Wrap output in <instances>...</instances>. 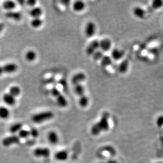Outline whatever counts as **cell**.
I'll return each mask as SVG.
<instances>
[{
    "label": "cell",
    "instance_id": "cell-1",
    "mask_svg": "<svg viewBox=\"0 0 163 163\" xmlns=\"http://www.w3.org/2000/svg\"><path fill=\"white\" fill-rule=\"evenodd\" d=\"M110 114L108 112L102 113L100 120L93 125L91 128V133L94 136H98L102 132H107L109 129Z\"/></svg>",
    "mask_w": 163,
    "mask_h": 163
},
{
    "label": "cell",
    "instance_id": "cell-2",
    "mask_svg": "<svg viewBox=\"0 0 163 163\" xmlns=\"http://www.w3.org/2000/svg\"><path fill=\"white\" fill-rule=\"evenodd\" d=\"M51 95L55 97L57 105L62 108H65L68 106V101L65 97L61 93L59 89L56 87H53L51 90Z\"/></svg>",
    "mask_w": 163,
    "mask_h": 163
},
{
    "label": "cell",
    "instance_id": "cell-3",
    "mask_svg": "<svg viewBox=\"0 0 163 163\" xmlns=\"http://www.w3.org/2000/svg\"><path fill=\"white\" fill-rule=\"evenodd\" d=\"M54 116V114L52 112L46 111L35 114L32 116L31 119L35 123L41 124L46 121L52 119Z\"/></svg>",
    "mask_w": 163,
    "mask_h": 163
},
{
    "label": "cell",
    "instance_id": "cell-4",
    "mask_svg": "<svg viewBox=\"0 0 163 163\" xmlns=\"http://www.w3.org/2000/svg\"><path fill=\"white\" fill-rule=\"evenodd\" d=\"M4 73L7 75H12L18 70L19 67L17 63L14 62H8L2 66Z\"/></svg>",
    "mask_w": 163,
    "mask_h": 163
},
{
    "label": "cell",
    "instance_id": "cell-5",
    "mask_svg": "<svg viewBox=\"0 0 163 163\" xmlns=\"http://www.w3.org/2000/svg\"><path fill=\"white\" fill-rule=\"evenodd\" d=\"M96 30V27L95 23L92 21L89 22L85 27V30H84L85 34L88 38H91L95 34Z\"/></svg>",
    "mask_w": 163,
    "mask_h": 163
},
{
    "label": "cell",
    "instance_id": "cell-6",
    "mask_svg": "<svg viewBox=\"0 0 163 163\" xmlns=\"http://www.w3.org/2000/svg\"><path fill=\"white\" fill-rule=\"evenodd\" d=\"M34 154L36 157L38 158H47L51 155V151L48 148L38 147L34 150Z\"/></svg>",
    "mask_w": 163,
    "mask_h": 163
},
{
    "label": "cell",
    "instance_id": "cell-7",
    "mask_svg": "<svg viewBox=\"0 0 163 163\" xmlns=\"http://www.w3.org/2000/svg\"><path fill=\"white\" fill-rule=\"evenodd\" d=\"M100 48V41L98 40H93L86 49V52L89 55H92Z\"/></svg>",
    "mask_w": 163,
    "mask_h": 163
},
{
    "label": "cell",
    "instance_id": "cell-8",
    "mask_svg": "<svg viewBox=\"0 0 163 163\" xmlns=\"http://www.w3.org/2000/svg\"><path fill=\"white\" fill-rule=\"evenodd\" d=\"M2 98L4 103L8 106H14L17 103L16 98L8 93V92L3 93Z\"/></svg>",
    "mask_w": 163,
    "mask_h": 163
},
{
    "label": "cell",
    "instance_id": "cell-9",
    "mask_svg": "<svg viewBox=\"0 0 163 163\" xmlns=\"http://www.w3.org/2000/svg\"><path fill=\"white\" fill-rule=\"evenodd\" d=\"M20 142V138L18 136L12 135L10 136L4 138L2 140V144L4 146L8 147L11 145L18 144Z\"/></svg>",
    "mask_w": 163,
    "mask_h": 163
},
{
    "label": "cell",
    "instance_id": "cell-10",
    "mask_svg": "<svg viewBox=\"0 0 163 163\" xmlns=\"http://www.w3.org/2000/svg\"><path fill=\"white\" fill-rule=\"evenodd\" d=\"M86 78V77L85 73L83 72H79L76 73L75 75H74L73 76L71 79V82L73 85L75 86V85L82 84L83 82H84Z\"/></svg>",
    "mask_w": 163,
    "mask_h": 163
},
{
    "label": "cell",
    "instance_id": "cell-11",
    "mask_svg": "<svg viewBox=\"0 0 163 163\" xmlns=\"http://www.w3.org/2000/svg\"><path fill=\"white\" fill-rule=\"evenodd\" d=\"M5 17L8 19L19 21L22 19V15L20 12L14 10L12 11L5 12Z\"/></svg>",
    "mask_w": 163,
    "mask_h": 163
},
{
    "label": "cell",
    "instance_id": "cell-12",
    "mask_svg": "<svg viewBox=\"0 0 163 163\" xmlns=\"http://www.w3.org/2000/svg\"><path fill=\"white\" fill-rule=\"evenodd\" d=\"M17 2L14 1H10L8 0L4 1L2 4V7L4 10L6 11V12H9L15 10V8H17Z\"/></svg>",
    "mask_w": 163,
    "mask_h": 163
},
{
    "label": "cell",
    "instance_id": "cell-13",
    "mask_svg": "<svg viewBox=\"0 0 163 163\" xmlns=\"http://www.w3.org/2000/svg\"><path fill=\"white\" fill-rule=\"evenodd\" d=\"M112 42L109 39H103L100 41V48L103 52L108 51L111 49Z\"/></svg>",
    "mask_w": 163,
    "mask_h": 163
},
{
    "label": "cell",
    "instance_id": "cell-14",
    "mask_svg": "<svg viewBox=\"0 0 163 163\" xmlns=\"http://www.w3.org/2000/svg\"><path fill=\"white\" fill-rule=\"evenodd\" d=\"M8 92L12 95V96H14V97H15V98H17V97L20 96L21 92H22V90H21L20 87L19 86L13 85L9 88Z\"/></svg>",
    "mask_w": 163,
    "mask_h": 163
},
{
    "label": "cell",
    "instance_id": "cell-15",
    "mask_svg": "<svg viewBox=\"0 0 163 163\" xmlns=\"http://www.w3.org/2000/svg\"><path fill=\"white\" fill-rule=\"evenodd\" d=\"M124 55V51L118 49H114L111 52V58L114 60H120Z\"/></svg>",
    "mask_w": 163,
    "mask_h": 163
},
{
    "label": "cell",
    "instance_id": "cell-16",
    "mask_svg": "<svg viewBox=\"0 0 163 163\" xmlns=\"http://www.w3.org/2000/svg\"><path fill=\"white\" fill-rule=\"evenodd\" d=\"M43 11L41 7H35L31 9L29 14L32 18H41V16L42 15Z\"/></svg>",
    "mask_w": 163,
    "mask_h": 163
},
{
    "label": "cell",
    "instance_id": "cell-17",
    "mask_svg": "<svg viewBox=\"0 0 163 163\" xmlns=\"http://www.w3.org/2000/svg\"><path fill=\"white\" fill-rule=\"evenodd\" d=\"M37 54L35 51L33 50H29L25 52L24 58L27 61L32 62L35 61L37 59Z\"/></svg>",
    "mask_w": 163,
    "mask_h": 163
},
{
    "label": "cell",
    "instance_id": "cell-18",
    "mask_svg": "<svg viewBox=\"0 0 163 163\" xmlns=\"http://www.w3.org/2000/svg\"><path fill=\"white\" fill-rule=\"evenodd\" d=\"M68 157V154L66 150H61L57 152L55 154V158L58 161H65Z\"/></svg>",
    "mask_w": 163,
    "mask_h": 163
},
{
    "label": "cell",
    "instance_id": "cell-19",
    "mask_svg": "<svg viewBox=\"0 0 163 163\" xmlns=\"http://www.w3.org/2000/svg\"><path fill=\"white\" fill-rule=\"evenodd\" d=\"M48 139L51 144L56 145L59 142V137L55 132L52 131L48 134Z\"/></svg>",
    "mask_w": 163,
    "mask_h": 163
},
{
    "label": "cell",
    "instance_id": "cell-20",
    "mask_svg": "<svg viewBox=\"0 0 163 163\" xmlns=\"http://www.w3.org/2000/svg\"><path fill=\"white\" fill-rule=\"evenodd\" d=\"M129 67V61L127 59L123 60L118 66V71L121 73H126Z\"/></svg>",
    "mask_w": 163,
    "mask_h": 163
},
{
    "label": "cell",
    "instance_id": "cell-21",
    "mask_svg": "<svg viewBox=\"0 0 163 163\" xmlns=\"http://www.w3.org/2000/svg\"><path fill=\"white\" fill-rule=\"evenodd\" d=\"M10 112L5 106H0V118L6 119L10 117Z\"/></svg>",
    "mask_w": 163,
    "mask_h": 163
},
{
    "label": "cell",
    "instance_id": "cell-22",
    "mask_svg": "<svg viewBox=\"0 0 163 163\" xmlns=\"http://www.w3.org/2000/svg\"><path fill=\"white\" fill-rule=\"evenodd\" d=\"M85 8V4L84 2L81 1H76L73 6V10L76 12H81L83 10H84Z\"/></svg>",
    "mask_w": 163,
    "mask_h": 163
},
{
    "label": "cell",
    "instance_id": "cell-23",
    "mask_svg": "<svg viewBox=\"0 0 163 163\" xmlns=\"http://www.w3.org/2000/svg\"><path fill=\"white\" fill-rule=\"evenodd\" d=\"M133 14L139 18H144L145 15V11L144 9L141 8L140 7H136L133 10Z\"/></svg>",
    "mask_w": 163,
    "mask_h": 163
},
{
    "label": "cell",
    "instance_id": "cell-24",
    "mask_svg": "<svg viewBox=\"0 0 163 163\" xmlns=\"http://www.w3.org/2000/svg\"><path fill=\"white\" fill-rule=\"evenodd\" d=\"M43 21L41 18H32L30 22V25L34 29H38L42 25Z\"/></svg>",
    "mask_w": 163,
    "mask_h": 163
},
{
    "label": "cell",
    "instance_id": "cell-25",
    "mask_svg": "<svg viewBox=\"0 0 163 163\" xmlns=\"http://www.w3.org/2000/svg\"><path fill=\"white\" fill-rule=\"evenodd\" d=\"M74 91L76 94L78 95V96H83L85 94V88L83 86L82 84H79V85H75L74 86Z\"/></svg>",
    "mask_w": 163,
    "mask_h": 163
},
{
    "label": "cell",
    "instance_id": "cell-26",
    "mask_svg": "<svg viewBox=\"0 0 163 163\" xmlns=\"http://www.w3.org/2000/svg\"><path fill=\"white\" fill-rule=\"evenodd\" d=\"M112 63V59L111 57L108 55H104L101 60V66L103 67H106L111 65Z\"/></svg>",
    "mask_w": 163,
    "mask_h": 163
},
{
    "label": "cell",
    "instance_id": "cell-27",
    "mask_svg": "<svg viewBox=\"0 0 163 163\" xmlns=\"http://www.w3.org/2000/svg\"><path fill=\"white\" fill-rule=\"evenodd\" d=\"M22 126H23L22 124L21 123H17L12 125L10 127L9 130L11 133H19L20 131L22 129Z\"/></svg>",
    "mask_w": 163,
    "mask_h": 163
},
{
    "label": "cell",
    "instance_id": "cell-28",
    "mask_svg": "<svg viewBox=\"0 0 163 163\" xmlns=\"http://www.w3.org/2000/svg\"><path fill=\"white\" fill-rule=\"evenodd\" d=\"M79 106L82 108H85L88 106L89 103V100L88 97L85 95L79 97Z\"/></svg>",
    "mask_w": 163,
    "mask_h": 163
},
{
    "label": "cell",
    "instance_id": "cell-29",
    "mask_svg": "<svg viewBox=\"0 0 163 163\" xmlns=\"http://www.w3.org/2000/svg\"><path fill=\"white\" fill-rule=\"evenodd\" d=\"M104 55L103 52L101 50H98L93 55L92 57L95 61H99V60H101Z\"/></svg>",
    "mask_w": 163,
    "mask_h": 163
},
{
    "label": "cell",
    "instance_id": "cell-30",
    "mask_svg": "<svg viewBox=\"0 0 163 163\" xmlns=\"http://www.w3.org/2000/svg\"><path fill=\"white\" fill-rule=\"evenodd\" d=\"M30 135V132L25 129H21L19 132V138H26L28 137Z\"/></svg>",
    "mask_w": 163,
    "mask_h": 163
},
{
    "label": "cell",
    "instance_id": "cell-31",
    "mask_svg": "<svg viewBox=\"0 0 163 163\" xmlns=\"http://www.w3.org/2000/svg\"><path fill=\"white\" fill-rule=\"evenodd\" d=\"M163 5V2L161 0H155L152 3V8L157 9L161 8Z\"/></svg>",
    "mask_w": 163,
    "mask_h": 163
},
{
    "label": "cell",
    "instance_id": "cell-32",
    "mask_svg": "<svg viewBox=\"0 0 163 163\" xmlns=\"http://www.w3.org/2000/svg\"><path fill=\"white\" fill-rule=\"evenodd\" d=\"M104 150L108 151V153H109L112 155H114L116 153V150L114 149L113 147L111 146H107L105 147Z\"/></svg>",
    "mask_w": 163,
    "mask_h": 163
},
{
    "label": "cell",
    "instance_id": "cell-33",
    "mask_svg": "<svg viewBox=\"0 0 163 163\" xmlns=\"http://www.w3.org/2000/svg\"><path fill=\"white\" fill-rule=\"evenodd\" d=\"M29 132H30V135L34 138H36L39 135V132L35 128H32Z\"/></svg>",
    "mask_w": 163,
    "mask_h": 163
},
{
    "label": "cell",
    "instance_id": "cell-34",
    "mask_svg": "<svg viewBox=\"0 0 163 163\" xmlns=\"http://www.w3.org/2000/svg\"><path fill=\"white\" fill-rule=\"evenodd\" d=\"M156 125L159 127L163 126V116H160L156 119Z\"/></svg>",
    "mask_w": 163,
    "mask_h": 163
},
{
    "label": "cell",
    "instance_id": "cell-35",
    "mask_svg": "<svg viewBox=\"0 0 163 163\" xmlns=\"http://www.w3.org/2000/svg\"><path fill=\"white\" fill-rule=\"evenodd\" d=\"M37 4V1H34V0H30V1H28L26 2V4L28 5L29 7H31L32 8L35 7V5Z\"/></svg>",
    "mask_w": 163,
    "mask_h": 163
},
{
    "label": "cell",
    "instance_id": "cell-36",
    "mask_svg": "<svg viewBox=\"0 0 163 163\" xmlns=\"http://www.w3.org/2000/svg\"><path fill=\"white\" fill-rule=\"evenodd\" d=\"M5 29V24L3 22H0V34H2Z\"/></svg>",
    "mask_w": 163,
    "mask_h": 163
},
{
    "label": "cell",
    "instance_id": "cell-37",
    "mask_svg": "<svg viewBox=\"0 0 163 163\" xmlns=\"http://www.w3.org/2000/svg\"><path fill=\"white\" fill-rule=\"evenodd\" d=\"M4 74V73L3 69V67L2 66L0 65V77H1L2 75Z\"/></svg>",
    "mask_w": 163,
    "mask_h": 163
},
{
    "label": "cell",
    "instance_id": "cell-38",
    "mask_svg": "<svg viewBox=\"0 0 163 163\" xmlns=\"http://www.w3.org/2000/svg\"><path fill=\"white\" fill-rule=\"evenodd\" d=\"M106 163H118V161L114 160H110Z\"/></svg>",
    "mask_w": 163,
    "mask_h": 163
},
{
    "label": "cell",
    "instance_id": "cell-39",
    "mask_svg": "<svg viewBox=\"0 0 163 163\" xmlns=\"http://www.w3.org/2000/svg\"><path fill=\"white\" fill-rule=\"evenodd\" d=\"M104 163V162H100V163Z\"/></svg>",
    "mask_w": 163,
    "mask_h": 163
},
{
    "label": "cell",
    "instance_id": "cell-40",
    "mask_svg": "<svg viewBox=\"0 0 163 163\" xmlns=\"http://www.w3.org/2000/svg\"><path fill=\"white\" fill-rule=\"evenodd\" d=\"M162 163V162H159V163Z\"/></svg>",
    "mask_w": 163,
    "mask_h": 163
}]
</instances>
